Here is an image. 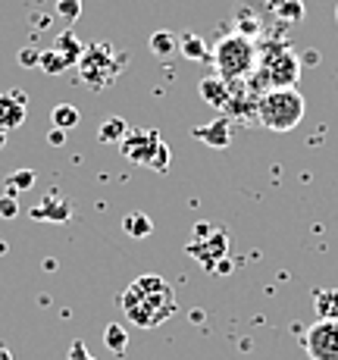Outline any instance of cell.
I'll return each mask as SVG.
<instances>
[{"label": "cell", "mask_w": 338, "mask_h": 360, "mask_svg": "<svg viewBox=\"0 0 338 360\" xmlns=\"http://www.w3.org/2000/svg\"><path fill=\"white\" fill-rule=\"evenodd\" d=\"M122 314L135 323L138 329H157L178 310L176 292L160 276H138L132 285L119 297Z\"/></svg>", "instance_id": "1"}, {"label": "cell", "mask_w": 338, "mask_h": 360, "mask_svg": "<svg viewBox=\"0 0 338 360\" xmlns=\"http://www.w3.org/2000/svg\"><path fill=\"white\" fill-rule=\"evenodd\" d=\"M257 79H254V88L264 85L266 91L270 88H294L301 79V60L285 41H264L257 47Z\"/></svg>", "instance_id": "2"}, {"label": "cell", "mask_w": 338, "mask_h": 360, "mask_svg": "<svg viewBox=\"0 0 338 360\" xmlns=\"http://www.w3.org/2000/svg\"><path fill=\"white\" fill-rule=\"evenodd\" d=\"M307 103L298 88H270L257 98V120L270 131H292L304 120Z\"/></svg>", "instance_id": "3"}, {"label": "cell", "mask_w": 338, "mask_h": 360, "mask_svg": "<svg viewBox=\"0 0 338 360\" xmlns=\"http://www.w3.org/2000/svg\"><path fill=\"white\" fill-rule=\"evenodd\" d=\"M213 63H216V75L232 82H245L247 75L257 69V44L247 34H226L213 47Z\"/></svg>", "instance_id": "4"}, {"label": "cell", "mask_w": 338, "mask_h": 360, "mask_svg": "<svg viewBox=\"0 0 338 360\" xmlns=\"http://www.w3.org/2000/svg\"><path fill=\"white\" fill-rule=\"evenodd\" d=\"M119 150L129 163L148 166L154 172H167L172 160L167 141L160 138L157 129H129V135L119 141Z\"/></svg>", "instance_id": "5"}, {"label": "cell", "mask_w": 338, "mask_h": 360, "mask_svg": "<svg viewBox=\"0 0 338 360\" xmlns=\"http://www.w3.org/2000/svg\"><path fill=\"white\" fill-rule=\"evenodd\" d=\"M75 66H79V75L88 85L103 91L107 85H113V82L119 79L122 66H126V53L113 51V47L103 44V41H94V44H88L85 51H82V60Z\"/></svg>", "instance_id": "6"}, {"label": "cell", "mask_w": 338, "mask_h": 360, "mask_svg": "<svg viewBox=\"0 0 338 360\" xmlns=\"http://www.w3.org/2000/svg\"><path fill=\"white\" fill-rule=\"evenodd\" d=\"M310 360H338V320H320L304 335Z\"/></svg>", "instance_id": "7"}, {"label": "cell", "mask_w": 338, "mask_h": 360, "mask_svg": "<svg viewBox=\"0 0 338 360\" xmlns=\"http://www.w3.org/2000/svg\"><path fill=\"white\" fill-rule=\"evenodd\" d=\"M226 251H229V241H226L223 229H213L207 238H195L188 245V254L201 263L204 269H213V263L226 260Z\"/></svg>", "instance_id": "8"}, {"label": "cell", "mask_w": 338, "mask_h": 360, "mask_svg": "<svg viewBox=\"0 0 338 360\" xmlns=\"http://www.w3.org/2000/svg\"><path fill=\"white\" fill-rule=\"evenodd\" d=\"M25 110H29V98H25L19 88L0 94V129L13 131L25 122Z\"/></svg>", "instance_id": "9"}, {"label": "cell", "mask_w": 338, "mask_h": 360, "mask_svg": "<svg viewBox=\"0 0 338 360\" xmlns=\"http://www.w3.org/2000/svg\"><path fill=\"white\" fill-rule=\"evenodd\" d=\"M69 217H72V204L57 191L44 195V200L32 210V219H41V223H66Z\"/></svg>", "instance_id": "10"}, {"label": "cell", "mask_w": 338, "mask_h": 360, "mask_svg": "<svg viewBox=\"0 0 338 360\" xmlns=\"http://www.w3.org/2000/svg\"><path fill=\"white\" fill-rule=\"evenodd\" d=\"M195 138H197V141H204L207 148H229V144H232V122H229V116H216V120L207 122V126H197Z\"/></svg>", "instance_id": "11"}, {"label": "cell", "mask_w": 338, "mask_h": 360, "mask_svg": "<svg viewBox=\"0 0 338 360\" xmlns=\"http://www.w3.org/2000/svg\"><path fill=\"white\" fill-rule=\"evenodd\" d=\"M201 98L210 103V107L216 110H226L232 103V85L226 79H219V75H207V79H201Z\"/></svg>", "instance_id": "12"}, {"label": "cell", "mask_w": 338, "mask_h": 360, "mask_svg": "<svg viewBox=\"0 0 338 360\" xmlns=\"http://www.w3.org/2000/svg\"><path fill=\"white\" fill-rule=\"evenodd\" d=\"M178 51H182V57H188L191 63H204V60H210V47H207V41L195 32L178 34Z\"/></svg>", "instance_id": "13"}, {"label": "cell", "mask_w": 338, "mask_h": 360, "mask_svg": "<svg viewBox=\"0 0 338 360\" xmlns=\"http://www.w3.org/2000/svg\"><path fill=\"white\" fill-rule=\"evenodd\" d=\"M313 307L320 320H338V288H320L313 295Z\"/></svg>", "instance_id": "14"}, {"label": "cell", "mask_w": 338, "mask_h": 360, "mask_svg": "<svg viewBox=\"0 0 338 360\" xmlns=\"http://www.w3.org/2000/svg\"><path fill=\"white\" fill-rule=\"evenodd\" d=\"M53 51H57L60 57L66 60V66H75V63H79V60H82V51H85V47H82V41L75 38V34L69 32V29H66V32L57 38V44H53Z\"/></svg>", "instance_id": "15"}, {"label": "cell", "mask_w": 338, "mask_h": 360, "mask_svg": "<svg viewBox=\"0 0 338 360\" xmlns=\"http://www.w3.org/2000/svg\"><path fill=\"white\" fill-rule=\"evenodd\" d=\"M126 135H129V126H126L122 116H110V120H103L100 129H98V141L100 144H119Z\"/></svg>", "instance_id": "16"}, {"label": "cell", "mask_w": 338, "mask_h": 360, "mask_svg": "<svg viewBox=\"0 0 338 360\" xmlns=\"http://www.w3.org/2000/svg\"><path fill=\"white\" fill-rule=\"evenodd\" d=\"M122 232H126L129 238H148V235L154 232V219H150L148 213L135 210V213H129V217L122 219Z\"/></svg>", "instance_id": "17"}, {"label": "cell", "mask_w": 338, "mask_h": 360, "mask_svg": "<svg viewBox=\"0 0 338 360\" xmlns=\"http://www.w3.org/2000/svg\"><path fill=\"white\" fill-rule=\"evenodd\" d=\"M176 51H178V34H172V32H167V29L150 34V53H154V57L167 60V57H172Z\"/></svg>", "instance_id": "18"}, {"label": "cell", "mask_w": 338, "mask_h": 360, "mask_svg": "<svg viewBox=\"0 0 338 360\" xmlns=\"http://www.w3.org/2000/svg\"><path fill=\"white\" fill-rule=\"evenodd\" d=\"M34 182H38V176H34L32 169H16V172H10V176H6L4 195H13V198H16L19 191H29Z\"/></svg>", "instance_id": "19"}, {"label": "cell", "mask_w": 338, "mask_h": 360, "mask_svg": "<svg viewBox=\"0 0 338 360\" xmlns=\"http://www.w3.org/2000/svg\"><path fill=\"white\" fill-rule=\"evenodd\" d=\"M103 345H107V351H113V354H126V351H129L126 329H122L119 323H110V326L103 329Z\"/></svg>", "instance_id": "20"}, {"label": "cell", "mask_w": 338, "mask_h": 360, "mask_svg": "<svg viewBox=\"0 0 338 360\" xmlns=\"http://www.w3.org/2000/svg\"><path fill=\"white\" fill-rule=\"evenodd\" d=\"M51 120H53V129H72V126H79V120H82V113L72 107V103H57V107L51 110Z\"/></svg>", "instance_id": "21"}, {"label": "cell", "mask_w": 338, "mask_h": 360, "mask_svg": "<svg viewBox=\"0 0 338 360\" xmlns=\"http://www.w3.org/2000/svg\"><path fill=\"white\" fill-rule=\"evenodd\" d=\"M273 10L279 19H292V22L304 19V4L301 0H273Z\"/></svg>", "instance_id": "22"}, {"label": "cell", "mask_w": 338, "mask_h": 360, "mask_svg": "<svg viewBox=\"0 0 338 360\" xmlns=\"http://www.w3.org/2000/svg\"><path fill=\"white\" fill-rule=\"evenodd\" d=\"M38 66L44 69L47 75H60V72H66V69H69V66H66V60L60 57V53L53 51V47H51V51H41V60H38Z\"/></svg>", "instance_id": "23"}, {"label": "cell", "mask_w": 338, "mask_h": 360, "mask_svg": "<svg viewBox=\"0 0 338 360\" xmlns=\"http://www.w3.org/2000/svg\"><path fill=\"white\" fill-rule=\"evenodd\" d=\"M57 16H63L66 22H75L82 16V0H57Z\"/></svg>", "instance_id": "24"}, {"label": "cell", "mask_w": 338, "mask_h": 360, "mask_svg": "<svg viewBox=\"0 0 338 360\" xmlns=\"http://www.w3.org/2000/svg\"><path fill=\"white\" fill-rule=\"evenodd\" d=\"M16 213H19V200H16V198H13V195H4V198H0V217H4V219H13Z\"/></svg>", "instance_id": "25"}, {"label": "cell", "mask_w": 338, "mask_h": 360, "mask_svg": "<svg viewBox=\"0 0 338 360\" xmlns=\"http://www.w3.org/2000/svg\"><path fill=\"white\" fill-rule=\"evenodd\" d=\"M38 60H41V51H34V47H22V51H19V63H22V69L38 66Z\"/></svg>", "instance_id": "26"}, {"label": "cell", "mask_w": 338, "mask_h": 360, "mask_svg": "<svg viewBox=\"0 0 338 360\" xmlns=\"http://www.w3.org/2000/svg\"><path fill=\"white\" fill-rule=\"evenodd\" d=\"M47 141H51L53 148H60V144H66V131L63 129H51L47 131Z\"/></svg>", "instance_id": "27"}, {"label": "cell", "mask_w": 338, "mask_h": 360, "mask_svg": "<svg viewBox=\"0 0 338 360\" xmlns=\"http://www.w3.org/2000/svg\"><path fill=\"white\" fill-rule=\"evenodd\" d=\"M0 360H13V354H10V348H6L4 342H0Z\"/></svg>", "instance_id": "28"}, {"label": "cell", "mask_w": 338, "mask_h": 360, "mask_svg": "<svg viewBox=\"0 0 338 360\" xmlns=\"http://www.w3.org/2000/svg\"><path fill=\"white\" fill-rule=\"evenodd\" d=\"M216 269H219V273H229L232 266H229V260H219V263H216Z\"/></svg>", "instance_id": "29"}, {"label": "cell", "mask_w": 338, "mask_h": 360, "mask_svg": "<svg viewBox=\"0 0 338 360\" xmlns=\"http://www.w3.org/2000/svg\"><path fill=\"white\" fill-rule=\"evenodd\" d=\"M4 144H6V131L0 129V148H4Z\"/></svg>", "instance_id": "30"}, {"label": "cell", "mask_w": 338, "mask_h": 360, "mask_svg": "<svg viewBox=\"0 0 338 360\" xmlns=\"http://www.w3.org/2000/svg\"><path fill=\"white\" fill-rule=\"evenodd\" d=\"M85 360H94V357H91V354H88V357H85Z\"/></svg>", "instance_id": "31"}, {"label": "cell", "mask_w": 338, "mask_h": 360, "mask_svg": "<svg viewBox=\"0 0 338 360\" xmlns=\"http://www.w3.org/2000/svg\"><path fill=\"white\" fill-rule=\"evenodd\" d=\"M335 19H338V6H335Z\"/></svg>", "instance_id": "32"}]
</instances>
